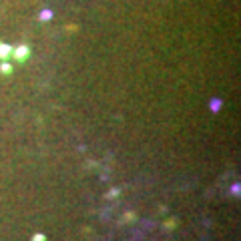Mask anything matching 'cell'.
<instances>
[{"instance_id":"1","label":"cell","mask_w":241,"mask_h":241,"mask_svg":"<svg viewBox=\"0 0 241 241\" xmlns=\"http://www.w3.org/2000/svg\"><path fill=\"white\" fill-rule=\"evenodd\" d=\"M12 54V48L10 46H0V56L2 58H6V56H10Z\"/></svg>"},{"instance_id":"2","label":"cell","mask_w":241,"mask_h":241,"mask_svg":"<svg viewBox=\"0 0 241 241\" xmlns=\"http://www.w3.org/2000/svg\"><path fill=\"white\" fill-rule=\"evenodd\" d=\"M26 54H28V50H26L24 46H20V48L16 50V56H18V58H26Z\"/></svg>"},{"instance_id":"3","label":"cell","mask_w":241,"mask_h":241,"mask_svg":"<svg viewBox=\"0 0 241 241\" xmlns=\"http://www.w3.org/2000/svg\"><path fill=\"white\" fill-rule=\"evenodd\" d=\"M0 68H2V73H10V71H12V66H10V64H2Z\"/></svg>"},{"instance_id":"4","label":"cell","mask_w":241,"mask_h":241,"mask_svg":"<svg viewBox=\"0 0 241 241\" xmlns=\"http://www.w3.org/2000/svg\"><path fill=\"white\" fill-rule=\"evenodd\" d=\"M34 241H44V237H42V235H38V237H34Z\"/></svg>"}]
</instances>
